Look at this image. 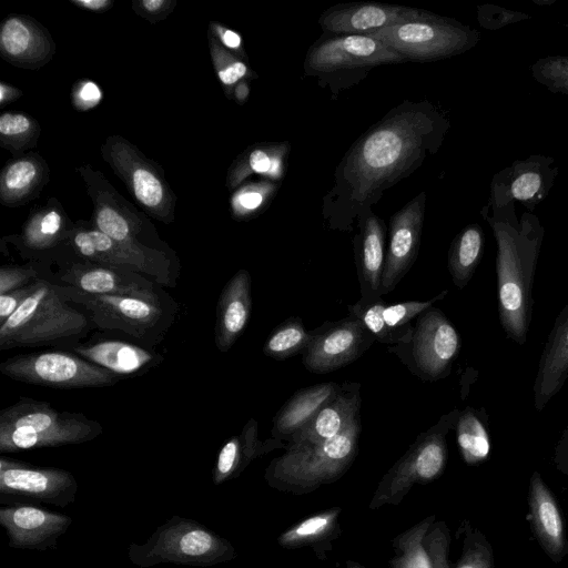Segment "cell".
I'll use <instances>...</instances> for the list:
<instances>
[{"instance_id": "cell-33", "label": "cell", "mask_w": 568, "mask_h": 568, "mask_svg": "<svg viewBox=\"0 0 568 568\" xmlns=\"http://www.w3.org/2000/svg\"><path fill=\"white\" fill-rule=\"evenodd\" d=\"M457 444L465 463L485 460L490 452V438L485 412L468 406L459 413L456 426Z\"/></svg>"}, {"instance_id": "cell-27", "label": "cell", "mask_w": 568, "mask_h": 568, "mask_svg": "<svg viewBox=\"0 0 568 568\" xmlns=\"http://www.w3.org/2000/svg\"><path fill=\"white\" fill-rule=\"evenodd\" d=\"M339 388L341 384L326 382L295 392L275 414L272 437L286 444L295 433L311 422Z\"/></svg>"}, {"instance_id": "cell-32", "label": "cell", "mask_w": 568, "mask_h": 568, "mask_svg": "<svg viewBox=\"0 0 568 568\" xmlns=\"http://www.w3.org/2000/svg\"><path fill=\"white\" fill-rule=\"evenodd\" d=\"M342 509L333 507L315 514L282 532L277 544L285 549H296L305 546L316 548L332 541L341 534L338 519Z\"/></svg>"}, {"instance_id": "cell-9", "label": "cell", "mask_w": 568, "mask_h": 568, "mask_svg": "<svg viewBox=\"0 0 568 568\" xmlns=\"http://www.w3.org/2000/svg\"><path fill=\"white\" fill-rule=\"evenodd\" d=\"M32 263L41 280L87 294L136 296L151 301L170 297L152 280L129 270L83 258L65 244Z\"/></svg>"}, {"instance_id": "cell-55", "label": "cell", "mask_w": 568, "mask_h": 568, "mask_svg": "<svg viewBox=\"0 0 568 568\" xmlns=\"http://www.w3.org/2000/svg\"><path fill=\"white\" fill-rule=\"evenodd\" d=\"M346 568H366L364 567L363 565L356 562V561H353V560H347L346 561Z\"/></svg>"}, {"instance_id": "cell-10", "label": "cell", "mask_w": 568, "mask_h": 568, "mask_svg": "<svg viewBox=\"0 0 568 568\" xmlns=\"http://www.w3.org/2000/svg\"><path fill=\"white\" fill-rule=\"evenodd\" d=\"M460 410L444 414L427 430L420 433L406 453L378 483L368 505L375 510L386 505L397 506L415 485L438 478L447 463V434L455 428Z\"/></svg>"}, {"instance_id": "cell-30", "label": "cell", "mask_w": 568, "mask_h": 568, "mask_svg": "<svg viewBox=\"0 0 568 568\" xmlns=\"http://www.w3.org/2000/svg\"><path fill=\"white\" fill-rule=\"evenodd\" d=\"M291 145L287 142L260 143L247 149L235 162L230 181L236 186L250 174L280 182L287 169Z\"/></svg>"}, {"instance_id": "cell-57", "label": "cell", "mask_w": 568, "mask_h": 568, "mask_svg": "<svg viewBox=\"0 0 568 568\" xmlns=\"http://www.w3.org/2000/svg\"><path fill=\"white\" fill-rule=\"evenodd\" d=\"M565 27H567V28H568V24H565Z\"/></svg>"}, {"instance_id": "cell-2", "label": "cell", "mask_w": 568, "mask_h": 568, "mask_svg": "<svg viewBox=\"0 0 568 568\" xmlns=\"http://www.w3.org/2000/svg\"><path fill=\"white\" fill-rule=\"evenodd\" d=\"M481 216L490 225L496 243L498 314L508 338L525 344L532 314V284L544 239V227L531 212L518 219L515 203L501 207L487 204Z\"/></svg>"}, {"instance_id": "cell-20", "label": "cell", "mask_w": 568, "mask_h": 568, "mask_svg": "<svg viewBox=\"0 0 568 568\" xmlns=\"http://www.w3.org/2000/svg\"><path fill=\"white\" fill-rule=\"evenodd\" d=\"M426 12L418 8L373 1L338 3L320 16L318 24L325 33L369 34Z\"/></svg>"}, {"instance_id": "cell-23", "label": "cell", "mask_w": 568, "mask_h": 568, "mask_svg": "<svg viewBox=\"0 0 568 568\" xmlns=\"http://www.w3.org/2000/svg\"><path fill=\"white\" fill-rule=\"evenodd\" d=\"M70 351L122 378L142 375L162 363L163 356L135 342L93 338Z\"/></svg>"}, {"instance_id": "cell-1", "label": "cell", "mask_w": 568, "mask_h": 568, "mask_svg": "<svg viewBox=\"0 0 568 568\" xmlns=\"http://www.w3.org/2000/svg\"><path fill=\"white\" fill-rule=\"evenodd\" d=\"M450 128L447 115L428 100H405L392 108L347 150L323 197L322 216L332 231L351 232L384 192L439 151Z\"/></svg>"}, {"instance_id": "cell-39", "label": "cell", "mask_w": 568, "mask_h": 568, "mask_svg": "<svg viewBox=\"0 0 568 568\" xmlns=\"http://www.w3.org/2000/svg\"><path fill=\"white\" fill-rule=\"evenodd\" d=\"M386 304L383 296L374 300L359 297L356 303L348 305L347 310L349 315L364 324L376 342L392 346L400 343L402 338L390 332L383 321V310Z\"/></svg>"}, {"instance_id": "cell-31", "label": "cell", "mask_w": 568, "mask_h": 568, "mask_svg": "<svg viewBox=\"0 0 568 568\" xmlns=\"http://www.w3.org/2000/svg\"><path fill=\"white\" fill-rule=\"evenodd\" d=\"M485 234L478 223L465 226L453 240L448 252V271L459 290L471 280L484 252Z\"/></svg>"}, {"instance_id": "cell-29", "label": "cell", "mask_w": 568, "mask_h": 568, "mask_svg": "<svg viewBox=\"0 0 568 568\" xmlns=\"http://www.w3.org/2000/svg\"><path fill=\"white\" fill-rule=\"evenodd\" d=\"M71 231L65 229L59 211L39 213L23 229L19 240L21 254L29 262L38 261L65 244Z\"/></svg>"}, {"instance_id": "cell-25", "label": "cell", "mask_w": 568, "mask_h": 568, "mask_svg": "<svg viewBox=\"0 0 568 568\" xmlns=\"http://www.w3.org/2000/svg\"><path fill=\"white\" fill-rule=\"evenodd\" d=\"M568 377V305L555 320L539 359L534 383V406L542 410Z\"/></svg>"}, {"instance_id": "cell-4", "label": "cell", "mask_w": 568, "mask_h": 568, "mask_svg": "<svg viewBox=\"0 0 568 568\" xmlns=\"http://www.w3.org/2000/svg\"><path fill=\"white\" fill-rule=\"evenodd\" d=\"M102 425L82 413L59 410L49 402L21 396L0 412V452L60 447L91 442Z\"/></svg>"}, {"instance_id": "cell-21", "label": "cell", "mask_w": 568, "mask_h": 568, "mask_svg": "<svg viewBox=\"0 0 568 568\" xmlns=\"http://www.w3.org/2000/svg\"><path fill=\"white\" fill-rule=\"evenodd\" d=\"M358 232L353 239L354 257L359 283V294L364 300L382 297V277L387 250L385 222L373 210L357 219Z\"/></svg>"}, {"instance_id": "cell-6", "label": "cell", "mask_w": 568, "mask_h": 568, "mask_svg": "<svg viewBox=\"0 0 568 568\" xmlns=\"http://www.w3.org/2000/svg\"><path fill=\"white\" fill-rule=\"evenodd\" d=\"M70 303L81 308L100 331L119 333L145 347L161 343L179 311L170 296L151 301L136 296L92 295L58 286Z\"/></svg>"}, {"instance_id": "cell-3", "label": "cell", "mask_w": 568, "mask_h": 568, "mask_svg": "<svg viewBox=\"0 0 568 568\" xmlns=\"http://www.w3.org/2000/svg\"><path fill=\"white\" fill-rule=\"evenodd\" d=\"M94 328L89 316L44 280L0 326V351L19 347L71 349Z\"/></svg>"}, {"instance_id": "cell-40", "label": "cell", "mask_w": 568, "mask_h": 568, "mask_svg": "<svg viewBox=\"0 0 568 568\" xmlns=\"http://www.w3.org/2000/svg\"><path fill=\"white\" fill-rule=\"evenodd\" d=\"M40 176L39 165L31 159H21L12 162L6 169L1 190L8 201H14L27 194L37 183Z\"/></svg>"}, {"instance_id": "cell-51", "label": "cell", "mask_w": 568, "mask_h": 568, "mask_svg": "<svg viewBox=\"0 0 568 568\" xmlns=\"http://www.w3.org/2000/svg\"><path fill=\"white\" fill-rule=\"evenodd\" d=\"M216 33L225 48L236 52L241 59L246 58L242 48V38L237 32L219 26L216 27Z\"/></svg>"}, {"instance_id": "cell-26", "label": "cell", "mask_w": 568, "mask_h": 568, "mask_svg": "<svg viewBox=\"0 0 568 568\" xmlns=\"http://www.w3.org/2000/svg\"><path fill=\"white\" fill-rule=\"evenodd\" d=\"M285 446L273 437L260 440L257 422L251 418L239 435L230 437L221 447L212 471L213 483L220 485L237 477L254 459Z\"/></svg>"}, {"instance_id": "cell-13", "label": "cell", "mask_w": 568, "mask_h": 568, "mask_svg": "<svg viewBox=\"0 0 568 568\" xmlns=\"http://www.w3.org/2000/svg\"><path fill=\"white\" fill-rule=\"evenodd\" d=\"M459 349L458 332L446 315L434 306L415 318L406 341L388 346V352L424 382L447 377Z\"/></svg>"}, {"instance_id": "cell-53", "label": "cell", "mask_w": 568, "mask_h": 568, "mask_svg": "<svg viewBox=\"0 0 568 568\" xmlns=\"http://www.w3.org/2000/svg\"><path fill=\"white\" fill-rule=\"evenodd\" d=\"M166 4L164 0H143L141 1L142 8L149 13H158Z\"/></svg>"}, {"instance_id": "cell-44", "label": "cell", "mask_w": 568, "mask_h": 568, "mask_svg": "<svg viewBox=\"0 0 568 568\" xmlns=\"http://www.w3.org/2000/svg\"><path fill=\"white\" fill-rule=\"evenodd\" d=\"M40 280L32 262L24 265H2L0 267V294L24 287Z\"/></svg>"}, {"instance_id": "cell-37", "label": "cell", "mask_w": 568, "mask_h": 568, "mask_svg": "<svg viewBox=\"0 0 568 568\" xmlns=\"http://www.w3.org/2000/svg\"><path fill=\"white\" fill-rule=\"evenodd\" d=\"M281 183L262 180L242 186L232 199L233 213L239 219H251L261 214L272 202Z\"/></svg>"}, {"instance_id": "cell-16", "label": "cell", "mask_w": 568, "mask_h": 568, "mask_svg": "<svg viewBox=\"0 0 568 568\" xmlns=\"http://www.w3.org/2000/svg\"><path fill=\"white\" fill-rule=\"evenodd\" d=\"M77 490L73 474L65 469L32 466L4 456L0 458L2 497L67 507L74 501Z\"/></svg>"}, {"instance_id": "cell-19", "label": "cell", "mask_w": 568, "mask_h": 568, "mask_svg": "<svg viewBox=\"0 0 568 568\" xmlns=\"http://www.w3.org/2000/svg\"><path fill=\"white\" fill-rule=\"evenodd\" d=\"M0 524L8 544L17 549L47 550L72 524V518L37 506L16 504L0 508Z\"/></svg>"}, {"instance_id": "cell-56", "label": "cell", "mask_w": 568, "mask_h": 568, "mask_svg": "<svg viewBox=\"0 0 568 568\" xmlns=\"http://www.w3.org/2000/svg\"><path fill=\"white\" fill-rule=\"evenodd\" d=\"M564 440L568 444V427L566 428Z\"/></svg>"}, {"instance_id": "cell-50", "label": "cell", "mask_w": 568, "mask_h": 568, "mask_svg": "<svg viewBox=\"0 0 568 568\" xmlns=\"http://www.w3.org/2000/svg\"><path fill=\"white\" fill-rule=\"evenodd\" d=\"M102 98L100 88L92 81L83 82L77 93L81 106L91 108L99 103Z\"/></svg>"}, {"instance_id": "cell-22", "label": "cell", "mask_w": 568, "mask_h": 568, "mask_svg": "<svg viewBox=\"0 0 568 568\" xmlns=\"http://www.w3.org/2000/svg\"><path fill=\"white\" fill-rule=\"evenodd\" d=\"M361 403L359 383L341 384L338 392L321 407L311 422L291 437L285 449L320 444L338 435L361 416Z\"/></svg>"}, {"instance_id": "cell-12", "label": "cell", "mask_w": 568, "mask_h": 568, "mask_svg": "<svg viewBox=\"0 0 568 568\" xmlns=\"http://www.w3.org/2000/svg\"><path fill=\"white\" fill-rule=\"evenodd\" d=\"M10 379L57 389L110 387L122 377L70 349L50 348L18 354L0 363Z\"/></svg>"}, {"instance_id": "cell-49", "label": "cell", "mask_w": 568, "mask_h": 568, "mask_svg": "<svg viewBox=\"0 0 568 568\" xmlns=\"http://www.w3.org/2000/svg\"><path fill=\"white\" fill-rule=\"evenodd\" d=\"M456 568H491L488 550L478 545L465 549Z\"/></svg>"}, {"instance_id": "cell-28", "label": "cell", "mask_w": 568, "mask_h": 568, "mask_svg": "<svg viewBox=\"0 0 568 568\" xmlns=\"http://www.w3.org/2000/svg\"><path fill=\"white\" fill-rule=\"evenodd\" d=\"M529 508L534 530L545 549L555 557L565 548L564 524L558 505L538 473L529 485Z\"/></svg>"}, {"instance_id": "cell-43", "label": "cell", "mask_w": 568, "mask_h": 568, "mask_svg": "<svg viewBox=\"0 0 568 568\" xmlns=\"http://www.w3.org/2000/svg\"><path fill=\"white\" fill-rule=\"evenodd\" d=\"M214 61L219 79L226 88L236 85L243 79L257 78V74L247 67L243 59L222 48L215 47Z\"/></svg>"}, {"instance_id": "cell-41", "label": "cell", "mask_w": 568, "mask_h": 568, "mask_svg": "<svg viewBox=\"0 0 568 568\" xmlns=\"http://www.w3.org/2000/svg\"><path fill=\"white\" fill-rule=\"evenodd\" d=\"M530 70L532 78L549 91L568 95V54L541 58Z\"/></svg>"}, {"instance_id": "cell-36", "label": "cell", "mask_w": 568, "mask_h": 568, "mask_svg": "<svg viewBox=\"0 0 568 568\" xmlns=\"http://www.w3.org/2000/svg\"><path fill=\"white\" fill-rule=\"evenodd\" d=\"M312 339V331H307L300 317L291 316L280 323L267 336L263 353L276 361H284L303 354Z\"/></svg>"}, {"instance_id": "cell-35", "label": "cell", "mask_w": 568, "mask_h": 568, "mask_svg": "<svg viewBox=\"0 0 568 568\" xmlns=\"http://www.w3.org/2000/svg\"><path fill=\"white\" fill-rule=\"evenodd\" d=\"M434 519L433 515L424 518L393 540L395 555L390 560L392 568H433L424 538Z\"/></svg>"}, {"instance_id": "cell-24", "label": "cell", "mask_w": 568, "mask_h": 568, "mask_svg": "<svg viewBox=\"0 0 568 568\" xmlns=\"http://www.w3.org/2000/svg\"><path fill=\"white\" fill-rule=\"evenodd\" d=\"M252 313V280L239 270L224 285L216 304L214 343L225 353L244 333Z\"/></svg>"}, {"instance_id": "cell-54", "label": "cell", "mask_w": 568, "mask_h": 568, "mask_svg": "<svg viewBox=\"0 0 568 568\" xmlns=\"http://www.w3.org/2000/svg\"><path fill=\"white\" fill-rule=\"evenodd\" d=\"M250 93L248 84L243 80L235 85L234 94L239 102L243 103L246 101Z\"/></svg>"}, {"instance_id": "cell-42", "label": "cell", "mask_w": 568, "mask_h": 568, "mask_svg": "<svg viewBox=\"0 0 568 568\" xmlns=\"http://www.w3.org/2000/svg\"><path fill=\"white\" fill-rule=\"evenodd\" d=\"M132 191L136 200L149 210L159 209L166 199V191L161 180L146 166H136L130 174Z\"/></svg>"}, {"instance_id": "cell-34", "label": "cell", "mask_w": 568, "mask_h": 568, "mask_svg": "<svg viewBox=\"0 0 568 568\" xmlns=\"http://www.w3.org/2000/svg\"><path fill=\"white\" fill-rule=\"evenodd\" d=\"M44 39L26 20L9 18L2 26L0 45L11 61L30 62L43 57Z\"/></svg>"}, {"instance_id": "cell-48", "label": "cell", "mask_w": 568, "mask_h": 568, "mask_svg": "<svg viewBox=\"0 0 568 568\" xmlns=\"http://www.w3.org/2000/svg\"><path fill=\"white\" fill-rule=\"evenodd\" d=\"M32 123L28 116L20 113H3L0 116V133L8 138L26 135Z\"/></svg>"}, {"instance_id": "cell-47", "label": "cell", "mask_w": 568, "mask_h": 568, "mask_svg": "<svg viewBox=\"0 0 568 568\" xmlns=\"http://www.w3.org/2000/svg\"><path fill=\"white\" fill-rule=\"evenodd\" d=\"M41 281V280H40ZM24 287L0 294V326L23 304V302L38 288L39 282Z\"/></svg>"}, {"instance_id": "cell-52", "label": "cell", "mask_w": 568, "mask_h": 568, "mask_svg": "<svg viewBox=\"0 0 568 568\" xmlns=\"http://www.w3.org/2000/svg\"><path fill=\"white\" fill-rule=\"evenodd\" d=\"M73 3L92 11L103 10L110 4L108 0H73Z\"/></svg>"}, {"instance_id": "cell-45", "label": "cell", "mask_w": 568, "mask_h": 568, "mask_svg": "<svg viewBox=\"0 0 568 568\" xmlns=\"http://www.w3.org/2000/svg\"><path fill=\"white\" fill-rule=\"evenodd\" d=\"M424 546L430 557L433 568H449V536L443 523H434L424 538Z\"/></svg>"}, {"instance_id": "cell-17", "label": "cell", "mask_w": 568, "mask_h": 568, "mask_svg": "<svg viewBox=\"0 0 568 568\" xmlns=\"http://www.w3.org/2000/svg\"><path fill=\"white\" fill-rule=\"evenodd\" d=\"M557 174L558 168L550 156L516 160L494 175L487 205L501 207L520 202L531 212L548 195Z\"/></svg>"}, {"instance_id": "cell-7", "label": "cell", "mask_w": 568, "mask_h": 568, "mask_svg": "<svg viewBox=\"0 0 568 568\" xmlns=\"http://www.w3.org/2000/svg\"><path fill=\"white\" fill-rule=\"evenodd\" d=\"M407 62L379 40L367 34H323L308 48L303 70L328 88L332 99L363 81L377 65Z\"/></svg>"}, {"instance_id": "cell-15", "label": "cell", "mask_w": 568, "mask_h": 568, "mask_svg": "<svg viewBox=\"0 0 568 568\" xmlns=\"http://www.w3.org/2000/svg\"><path fill=\"white\" fill-rule=\"evenodd\" d=\"M376 342L356 317L325 322L312 329V339L302 354V364L311 373L326 374L359 358Z\"/></svg>"}, {"instance_id": "cell-46", "label": "cell", "mask_w": 568, "mask_h": 568, "mask_svg": "<svg viewBox=\"0 0 568 568\" xmlns=\"http://www.w3.org/2000/svg\"><path fill=\"white\" fill-rule=\"evenodd\" d=\"M528 18H530L528 14L501 7L491 4L478 7V21L484 28L489 30L500 29L509 23Z\"/></svg>"}, {"instance_id": "cell-38", "label": "cell", "mask_w": 568, "mask_h": 568, "mask_svg": "<svg viewBox=\"0 0 568 568\" xmlns=\"http://www.w3.org/2000/svg\"><path fill=\"white\" fill-rule=\"evenodd\" d=\"M448 291L445 290L428 301H407L397 304H386L383 310V321L387 328L406 341L410 334L413 322L434 303L443 300ZM400 342V343H402Z\"/></svg>"}, {"instance_id": "cell-18", "label": "cell", "mask_w": 568, "mask_h": 568, "mask_svg": "<svg viewBox=\"0 0 568 568\" xmlns=\"http://www.w3.org/2000/svg\"><path fill=\"white\" fill-rule=\"evenodd\" d=\"M426 193L420 192L389 219L382 294L392 292L414 265L425 217Z\"/></svg>"}, {"instance_id": "cell-5", "label": "cell", "mask_w": 568, "mask_h": 568, "mask_svg": "<svg viewBox=\"0 0 568 568\" xmlns=\"http://www.w3.org/2000/svg\"><path fill=\"white\" fill-rule=\"evenodd\" d=\"M362 433L361 416L342 433L320 444L286 448L265 469L268 486L304 495L339 479L352 466Z\"/></svg>"}, {"instance_id": "cell-8", "label": "cell", "mask_w": 568, "mask_h": 568, "mask_svg": "<svg viewBox=\"0 0 568 568\" xmlns=\"http://www.w3.org/2000/svg\"><path fill=\"white\" fill-rule=\"evenodd\" d=\"M128 557L140 568L164 562L210 567L233 560L236 550L227 539L201 523L174 515L144 544H130Z\"/></svg>"}, {"instance_id": "cell-11", "label": "cell", "mask_w": 568, "mask_h": 568, "mask_svg": "<svg viewBox=\"0 0 568 568\" xmlns=\"http://www.w3.org/2000/svg\"><path fill=\"white\" fill-rule=\"evenodd\" d=\"M406 61H436L462 54L480 40L478 30L459 21L427 11L369 34Z\"/></svg>"}, {"instance_id": "cell-14", "label": "cell", "mask_w": 568, "mask_h": 568, "mask_svg": "<svg viewBox=\"0 0 568 568\" xmlns=\"http://www.w3.org/2000/svg\"><path fill=\"white\" fill-rule=\"evenodd\" d=\"M65 246L83 258L139 273L162 287L178 285L176 255L116 242L97 229H73Z\"/></svg>"}]
</instances>
